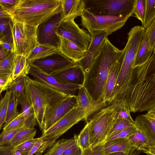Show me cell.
<instances>
[{"label": "cell", "instance_id": "cell-23", "mask_svg": "<svg viewBox=\"0 0 155 155\" xmlns=\"http://www.w3.org/2000/svg\"><path fill=\"white\" fill-rule=\"evenodd\" d=\"M16 100L17 105L20 104L21 107V112L24 119L25 127L27 128H34L37 121L34 109L28 99L25 90L21 96Z\"/></svg>", "mask_w": 155, "mask_h": 155}, {"label": "cell", "instance_id": "cell-59", "mask_svg": "<svg viewBox=\"0 0 155 155\" xmlns=\"http://www.w3.org/2000/svg\"></svg>", "mask_w": 155, "mask_h": 155}, {"label": "cell", "instance_id": "cell-33", "mask_svg": "<svg viewBox=\"0 0 155 155\" xmlns=\"http://www.w3.org/2000/svg\"><path fill=\"white\" fill-rule=\"evenodd\" d=\"M16 54L11 53L4 60L0 61V76H12L14 69V62Z\"/></svg>", "mask_w": 155, "mask_h": 155}, {"label": "cell", "instance_id": "cell-43", "mask_svg": "<svg viewBox=\"0 0 155 155\" xmlns=\"http://www.w3.org/2000/svg\"><path fill=\"white\" fill-rule=\"evenodd\" d=\"M145 32L148 38L149 49L150 51H153L155 49V18L145 29Z\"/></svg>", "mask_w": 155, "mask_h": 155}, {"label": "cell", "instance_id": "cell-1", "mask_svg": "<svg viewBox=\"0 0 155 155\" xmlns=\"http://www.w3.org/2000/svg\"><path fill=\"white\" fill-rule=\"evenodd\" d=\"M155 51L147 61L134 67L127 82L113 101H125L130 112L155 108Z\"/></svg>", "mask_w": 155, "mask_h": 155}, {"label": "cell", "instance_id": "cell-12", "mask_svg": "<svg viewBox=\"0 0 155 155\" xmlns=\"http://www.w3.org/2000/svg\"><path fill=\"white\" fill-rule=\"evenodd\" d=\"M76 95L68 96L54 105L46 106L42 133L48 129L77 106Z\"/></svg>", "mask_w": 155, "mask_h": 155}, {"label": "cell", "instance_id": "cell-3", "mask_svg": "<svg viewBox=\"0 0 155 155\" xmlns=\"http://www.w3.org/2000/svg\"><path fill=\"white\" fill-rule=\"evenodd\" d=\"M61 11V0H19L10 13L12 18L38 27Z\"/></svg>", "mask_w": 155, "mask_h": 155}, {"label": "cell", "instance_id": "cell-26", "mask_svg": "<svg viewBox=\"0 0 155 155\" xmlns=\"http://www.w3.org/2000/svg\"><path fill=\"white\" fill-rule=\"evenodd\" d=\"M58 51L57 48L45 45L38 44L26 57L28 62L31 63L35 61L48 57Z\"/></svg>", "mask_w": 155, "mask_h": 155}, {"label": "cell", "instance_id": "cell-30", "mask_svg": "<svg viewBox=\"0 0 155 155\" xmlns=\"http://www.w3.org/2000/svg\"><path fill=\"white\" fill-rule=\"evenodd\" d=\"M111 103L114 104L116 111L117 119H124L134 124V120L131 116L129 107L125 101L118 99L113 101Z\"/></svg>", "mask_w": 155, "mask_h": 155}, {"label": "cell", "instance_id": "cell-11", "mask_svg": "<svg viewBox=\"0 0 155 155\" xmlns=\"http://www.w3.org/2000/svg\"><path fill=\"white\" fill-rule=\"evenodd\" d=\"M61 21V12L39 25L37 32L38 44L53 46L58 49L60 40L56 33Z\"/></svg>", "mask_w": 155, "mask_h": 155}, {"label": "cell", "instance_id": "cell-2", "mask_svg": "<svg viewBox=\"0 0 155 155\" xmlns=\"http://www.w3.org/2000/svg\"><path fill=\"white\" fill-rule=\"evenodd\" d=\"M122 51L114 46L107 37L106 38L90 70L85 75L82 86L94 100L104 101L108 74Z\"/></svg>", "mask_w": 155, "mask_h": 155}, {"label": "cell", "instance_id": "cell-5", "mask_svg": "<svg viewBox=\"0 0 155 155\" xmlns=\"http://www.w3.org/2000/svg\"><path fill=\"white\" fill-rule=\"evenodd\" d=\"M145 29L136 25L127 33V41L124 48V54L116 84L111 97V101L117 95L127 82L134 67V63Z\"/></svg>", "mask_w": 155, "mask_h": 155}, {"label": "cell", "instance_id": "cell-8", "mask_svg": "<svg viewBox=\"0 0 155 155\" xmlns=\"http://www.w3.org/2000/svg\"><path fill=\"white\" fill-rule=\"evenodd\" d=\"M84 9L97 15L129 18L133 16L135 0H83Z\"/></svg>", "mask_w": 155, "mask_h": 155}, {"label": "cell", "instance_id": "cell-18", "mask_svg": "<svg viewBox=\"0 0 155 155\" xmlns=\"http://www.w3.org/2000/svg\"><path fill=\"white\" fill-rule=\"evenodd\" d=\"M76 97L78 106L85 113L87 119L91 115L108 106L104 101L93 100L82 86L78 90Z\"/></svg>", "mask_w": 155, "mask_h": 155}, {"label": "cell", "instance_id": "cell-19", "mask_svg": "<svg viewBox=\"0 0 155 155\" xmlns=\"http://www.w3.org/2000/svg\"><path fill=\"white\" fill-rule=\"evenodd\" d=\"M59 37L60 42L58 51L75 63H77L87 54V50L71 41Z\"/></svg>", "mask_w": 155, "mask_h": 155}, {"label": "cell", "instance_id": "cell-6", "mask_svg": "<svg viewBox=\"0 0 155 155\" xmlns=\"http://www.w3.org/2000/svg\"><path fill=\"white\" fill-rule=\"evenodd\" d=\"M87 117L85 113L77 106L45 132L39 137L42 143L35 155H42L57 139L74 125Z\"/></svg>", "mask_w": 155, "mask_h": 155}, {"label": "cell", "instance_id": "cell-38", "mask_svg": "<svg viewBox=\"0 0 155 155\" xmlns=\"http://www.w3.org/2000/svg\"><path fill=\"white\" fill-rule=\"evenodd\" d=\"M136 130V127L134 125L117 131L107 137L101 143L117 139L128 138L135 133Z\"/></svg>", "mask_w": 155, "mask_h": 155}, {"label": "cell", "instance_id": "cell-28", "mask_svg": "<svg viewBox=\"0 0 155 155\" xmlns=\"http://www.w3.org/2000/svg\"><path fill=\"white\" fill-rule=\"evenodd\" d=\"M30 68L26 57L16 54L14 59V71L12 76L13 81L19 77H25L28 75Z\"/></svg>", "mask_w": 155, "mask_h": 155}, {"label": "cell", "instance_id": "cell-31", "mask_svg": "<svg viewBox=\"0 0 155 155\" xmlns=\"http://www.w3.org/2000/svg\"><path fill=\"white\" fill-rule=\"evenodd\" d=\"M36 133V129L34 128H25L19 131L7 145L15 146L18 145L34 138Z\"/></svg>", "mask_w": 155, "mask_h": 155}, {"label": "cell", "instance_id": "cell-4", "mask_svg": "<svg viewBox=\"0 0 155 155\" xmlns=\"http://www.w3.org/2000/svg\"><path fill=\"white\" fill-rule=\"evenodd\" d=\"M24 90L34 109L37 121L43 131L46 106H51L61 101L65 97V94L31 78L28 75L25 77Z\"/></svg>", "mask_w": 155, "mask_h": 155}, {"label": "cell", "instance_id": "cell-48", "mask_svg": "<svg viewBox=\"0 0 155 155\" xmlns=\"http://www.w3.org/2000/svg\"><path fill=\"white\" fill-rule=\"evenodd\" d=\"M19 1V0H0V5L4 11L10 13Z\"/></svg>", "mask_w": 155, "mask_h": 155}, {"label": "cell", "instance_id": "cell-32", "mask_svg": "<svg viewBox=\"0 0 155 155\" xmlns=\"http://www.w3.org/2000/svg\"><path fill=\"white\" fill-rule=\"evenodd\" d=\"M12 18L0 17V42H4L12 39L11 29Z\"/></svg>", "mask_w": 155, "mask_h": 155}, {"label": "cell", "instance_id": "cell-53", "mask_svg": "<svg viewBox=\"0 0 155 155\" xmlns=\"http://www.w3.org/2000/svg\"><path fill=\"white\" fill-rule=\"evenodd\" d=\"M42 143V140L39 138H37L36 140L30 151L28 155H33L37 151Z\"/></svg>", "mask_w": 155, "mask_h": 155}, {"label": "cell", "instance_id": "cell-50", "mask_svg": "<svg viewBox=\"0 0 155 155\" xmlns=\"http://www.w3.org/2000/svg\"><path fill=\"white\" fill-rule=\"evenodd\" d=\"M83 150L76 143L66 149L61 155H82Z\"/></svg>", "mask_w": 155, "mask_h": 155}, {"label": "cell", "instance_id": "cell-27", "mask_svg": "<svg viewBox=\"0 0 155 155\" xmlns=\"http://www.w3.org/2000/svg\"><path fill=\"white\" fill-rule=\"evenodd\" d=\"M77 135L70 139H61L55 141L43 155H61L68 148L77 142Z\"/></svg>", "mask_w": 155, "mask_h": 155}, {"label": "cell", "instance_id": "cell-55", "mask_svg": "<svg viewBox=\"0 0 155 155\" xmlns=\"http://www.w3.org/2000/svg\"><path fill=\"white\" fill-rule=\"evenodd\" d=\"M0 17H8L12 18V15L9 12L4 11L0 5Z\"/></svg>", "mask_w": 155, "mask_h": 155}, {"label": "cell", "instance_id": "cell-34", "mask_svg": "<svg viewBox=\"0 0 155 155\" xmlns=\"http://www.w3.org/2000/svg\"><path fill=\"white\" fill-rule=\"evenodd\" d=\"M90 132L89 123H87L77 137V143L83 150L90 147Z\"/></svg>", "mask_w": 155, "mask_h": 155}, {"label": "cell", "instance_id": "cell-39", "mask_svg": "<svg viewBox=\"0 0 155 155\" xmlns=\"http://www.w3.org/2000/svg\"><path fill=\"white\" fill-rule=\"evenodd\" d=\"M12 92L6 91L4 97L0 100V130L6 120L8 107Z\"/></svg>", "mask_w": 155, "mask_h": 155}, {"label": "cell", "instance_id": "cell-7", "mask_svg": "<svg viewBox=\"0 0 155 155\" xmlns=\"http://www.w3.org/2000/svg\"><path fill=\"white\" fill-rule=\"evenodd\" d=\"M93 114L86 121L89 126L90 147L104 141L117 119L116 111L112 103Z\"/></svg>", "mask_w": 155, "mask_h": 155}, {"label": "cell", "instance_id": "cell-35", "mask_svg": "<svg viewBox=\"0 0 155 155\" xmlns=\"http://www.w3.org/2000/svg\"><path fill=\"white\" fill-rule=\"evenodd\" d=\"M17 106L15 97L12 93L8 107L6 120L3 127L6 126L19 115V113L17 110Z\"/></svg>", "mask_w": 155, "mask_h": 155}, {"label": "cell", "instance_id": "cell-57", "mask_svg": "<svg viewBox=\"0 0 155 155\" xmlns=\"http://www.w3.org/2000/svg\"><path fill=\"white\" fill-rule=\"evenodd\" d=\"M135 149V148L133 149L129 153V155H138L141 151L138 150V152L134 151Z\"/></svg>", "mask_w": 155, "mask_h": 155}, {"label": "cell", "instance_id": "cell-29", "mask_svg": "<svg viewBox=\"0 0 155 155\" xmlns=\"http://www.w3.org/2000/svg\"><path fill=\"white\" fill-rule=\"evenodd\" d=\"M153 51H150L149 49L148 38L144 32L137 52L134 67L140 65L147 61Z\"/></svg>", "mask_w": 155, "mask_h": 155}, {"label": "cell", "instance_id": "cell-44", "mask_svg": "<svg viewBox=\"0 0 155 155\" xmlns=\"http://www.w3.org/2000/svg\"><path fill=\"white\" fill-rule=\"evenodd\" d=\"M134 125V124L128 120L123 119H116L107 137L117 131Z\"/></svg>", "mask_w": 155, "mask_h": 155}, {"label": "cell", "instance_id": "cell-14", "mask_svg": "<svg viewBox=\"0 0 155 155\" xmlns=\"http://www.w3.org/2000/svg\"><path fill=\"white\" fill-rule=\"evenodd\" d=\"M76 64L59 51L44 58L29 63L30 66L50 75Z\"/></svg>", "mask_w": 155, "mask_h": 155}, {"label": "cell", "instance_id": "cell-22", "mask_svg": "<svg viewBox=\"0 0 155 155\" xmlns=\"http://www.w3.org/2000/svg\"><path fill=\"white\" fill-rule=\"evenodd\" d=\"M105 155L122 151L129 153L134 148L128 138L117 139L98 144Z\"/></svg>", "mask_w": 155, "mask_h": 155}, {"label": "cell", "instance_id": "cell-58", "mask_svg": "<svg viewBox=\"0 0 155 155\" xmlns=\"http://www.w3.org/2000/svg\"><path fill=\"white\" fill-rule=\"evenodd\" d=\"M3 91L2 89H1V88H0V96H1V93Z\"/></svg>", "mask_w": 155, "mask_h": 155}, {"label": "cell", "instance_id": "cell-9", "mask_svg": "<svg viewBox=\"0 0 155 155\" xmlns=\"http://www.w3.org/2000/svg\"><path fill=\"white\" fill-rule=\"evenodd\" d=\"M11 26L15 52L26 58L38 44L37 40V27L12 18Z\"/></svg>", "mask_w": 155, "mask_h": 155}, {"label": "cell", "instance_id": "cell-37", "mask_svg": "<svg viewBox=\"0 0 155 155\" xmlns=\"http://www.w3.org/2000/svg\"><path fill=\"white\" fill-rule=\"evenodd\" d=\"M25 77L21 76L14 80L9 87V91L15 96L16 100L21 95L24 91Z\"/></svg>", "mask_w": 155, "mask_h": 155}, {"label": "cell", "instance_id": "cell-13", "mask_svg": "<svg viewBox=\"0 0 155 155\" xmlns=\"http://www.w3.org/2000/svg\"><path fill=\"white\" fill-rule=\"evenodd\" d=\"M56 34L86 50L91 41V34L86 30L80 28L74 19L62 21Z\"/></svg>", "mask_w": 155, "mask_h": 155}, {"label": "cell", "instance_id": "cell-49", "mask_svg": "<svg viewBox=\"0 0 155 155\" xmlns=\"http://www.w3.org/2000/svg\"><path fill=\"white\" fill-rule=\"evenodd\" d=\"M82 155H105L98 145L83 150Z\"/></svg>", "mask_w": 155, "mask_h": 155}, {"label": "cell", "instance_id": "cell-40", "mask_svg": "<svg viewBox=\"0 0 155 155\" xmlns=\"http://www.w3.org/2000/svg\"><path fill=\"white\" fill-rule=\"evenodd\" d=\"M146 6V0H135L133 15L144 24Z\"/></svg>", "mask_w": 155, "mask_h": 155}, {"label": "cell", "instance_id": "cell-21", "mask_svg": "<svg viewBox=\"0 0 155 155\" xmlns=\"http://www.w3.org/2000/svg\"><path fill=\"white\" fill-rule=\"evenodd\" d=\"M124 54L123 50L118 60L110 71L107 78L105 88L104 101L107 105L116 83Z\"/></svg>", "mask_w": 155, "mask_h": 155}, {"label": "cell", "instance_id": "cell-45", "mask_svg": "<svg viewBox=\"0 0 155 155\" xmlns=\"http://www.w3.org/2000/svg\"><path fill=\"white\" fill-rule=\"evenodd\" d=\"M36 139L37 138L30 139L18 145L15 146V148L22 155H28L33 146Z\"/></svg>", "mask_w": 155, "mask_h": 155}, {"label": "cell", "instance_id": "cell-16", "mask_svg": "<svg viewBox=\"0 0 155 155\" xmlns=\"http://www.w3.org/2000/svg\"><path fill=\"white\" fill-rule=\"evenodd\" d=\"M134 124L146 137L150 146L155 147V108L148 110L145 114L138 116Z\"/></svg>", "mask_w": 155, "mask_h": 155}, {"label": "cell", "instance_id": "cell-41", "mask_svg": "<svg viewBox=\"0 0 155 155\" xmlns=\"http://www.w3.org/2000/svg\"><path fill=\"white\" fill-rule=\"evenodd\" d=\"M25 128L23 126L9 130H3L0 134V146L7 145L19 131Z\"/></svg>", "mask_w": 155, "mask_h": 155}, {"label": "cell", "instance_id": "cell-36", "mask_svg": "<svg viewBox=\"0 0 155 155\" xmlns=\"http://www.w3.org/2000/svg\"><path fill=\"white\" fill-rule=\"evenodd\" d=\"M155 0H146L144 22L142 26L146 29L155 18Z\"/></svg>", "mask_w": 155, "mask_h": 155}, {"label": "cell", "instance_id": "cell-52", "mask_svg": "<svg viewBox=\"0 0 155 155\" xmlns=\"http://www.w3.org/2000/svg\"><path fill=\"white\" fill-rule=\"evenodd\" d=\"M1 43L2 48L5 51L10 54L15 52L14 46L12 39L7 41L1 42Z\"/></svg>", "mask_w": 155, "mask_h": 155}, {"label": "cell", "instance_id": "cell-25", "mask_svg": "<svg viewBox=\"0 0 155 155\" xmlns=\"http://www.w3.org/2000/svg\"><path fill=\"white\" fill-rule=\"evenodd\" d=\"M90 34L91 41L87 51L95 57L103 46L106 38L110 34L106 31H93Z\"/></svg>", "mask_w": 155, "mask_h": 155}, {"label": "cell", "instance_id": "cell-51", "mask_svg": "<svg viewBox=\"0 0 155 155\" xmlns=\"http://www.w3.org/2000/svg\"><path fill=\"white\" fill-rule=\"evenodd\" d=\"M12 81V76H0V88L3 91L8 90Z\"/></svg>", "mask_w": 155, "mask_h": 155}, {"label": "cell", "instance_id": "cell-15", "mask_svg": "<svg viewBox=\"0 0 155 155\" xmlns=\"http://www.w3.org/2000/svg\"><path fill=\"white\" fill-rule=\"evenodd\" d=\"M30 66L28 74L32 76L34 80L68 95H76L77 91L82 86L64 84L52 75L45 74L33 66Z\"/></svg>", "mask_w": 155, "mask_h": 155}, {"label": "cell", "instance_id": "cell-47", "mask_svg": "<svg viewBox=\"0 0 155 155\" xmlns=\"http://www.w3.org/2000/svg\"><path fill=\"white\" fill-rule=\"evenodd\" d=\"M15 146L6 145L0 146V155H22L15 148Z\"/></svg>", "mask_w": 155, "mask_h": 155}, {"label": "cell", "instance_id": "cell-54", "mask_svg": "<svg viewBox=\"0 0 155 155\" xmlns=\"http://www.w3.org/2000/svg\"><path fill=\"white\" fill-rule=\"evenodd\" d=\"M1 44V42H0V61L5 59L10 54L2 48Z\"/></svg>", "mask_w": 155, "mask_h": 155}, {"label": "cell", "instance_id": "cell-56", "mask_svg": "<svg viewBox=\"0 0 155 155\" xmlns=\"http://www.w3.org/2000/svg\"><path fill=\"white\" fill-rule=\"evenodd\" d=\"M129 153H127L125 152L119 151L114 153H112L106 155H129Z\"/></svg>", "mask_w": 155, "mask_h": 155}, {"label": "cell", "instance_id": "cell-10", "mask_svg": "<svg viewBox=\"0 0 155 155\" xmlns=\"http://www.w3.org/2000/svg\"><path fill=\"white\" fill-rule=\"evenodd\" d=\"M81 17V25L91 34L97 31H105L111 34L125 24L128 18L94 15L86 10Z\"/></svg>", "mask_w": 155, "mask_h": 155}, {"label": "cell", "instance_id": "cell-20", "mask_svg": "<svg viewBox=\"0 0 155 155\" xmlns=\"http://www.w3.org/2000/svg\"><path fill=\"white\" fill-rule=\"evenodd\" d=\"M84 9L83 0H61L62 21L74 20L81 16Z\"/></svg>", "mask_w": 155, "mask_h": 155}, {"label": "cell", "instance_id": "cell-42", "mask_svg": "<svg viewBox=\"0 0 155 155\" xmlns=\"http://www.w3.org/2000/svg\"><path fill=\"white\" fill-rule=\"evenodd\" d=\"M95 58L92 54L87 51L86 55L77 63L82 69L85 75L90 70Z\"/></svg>", "mask_w": 155, "mask_h": 155}, {"label": "cell", "instance_id": "cell-24", "mask_svg": "<svg viewBox=\"0 0 155 155\" xmlns=\"http://www.w3.org/2000/svg\"><path fill=\"white\" fill-rule=\"evenodd\" d=\"M128 138L131 145L136 150L142 151L148 155H155V147L150 146L146 137L137 129L135 133Z\"/></svg>", "mask_w": 155, "mask_h": 155}, {"label": "cell", "instance_id": "cell-46", "mask_svg": "<svg viewBox=\"0 0 155 155\" xmlns=\"http://www.w3.org/2000/svg\"><path fill=\"white\" fill-rule=\"evenodd\" d=\"M24 119L21 112L19 113L18 116L12 121L8 125L3 127V130L8 131L24 126Z\"/></svg>", "mask_w": 155, "mask_h": 155}, {"label": "cell", "instance_id": "cell-17", "mask_svg": "<svg viewBox=\"0 0 155 155\" xmlns=\"http://www.w3.org/2000/svg\"><path fill=\"white\" fill-rule=\"evenodd\" d=\"M51 75L64 84L80 86H83L85 79L84 73L77 63Z\"/></svg>", "mask_w": 155, "mask_h": 155}]
</instances>
